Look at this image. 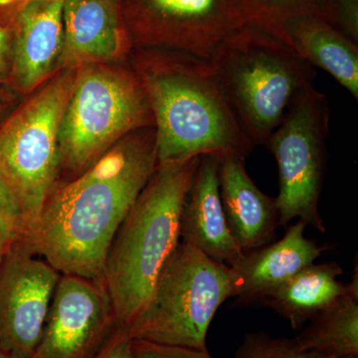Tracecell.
<instances>
[{"mask_svg":"<svg viewBox=\"0 0 358 358\" xmlns=\"http://www.w3.org/2000/svg\"><path fill=\"white\" fill-rule=\"evenodd\" d=\"M273 35L289 45L312 67L326 71L358 99V44L317 15L282 21Z\"/></svg>","mask_w":358,"mask_h":358,"instance_id":"e0dca14e","label":"cell"},{"mask_svg":"<svg viewBox=\"0 0 358 358\" xmlns=\"http://www.w3.org/2000/svg\"><path fill=\"white\" fill-rule=\"evenodd\" d=\"M126 39L115 0H65L63 45L57 69L121 57Z\"/></svg>","mask_w":358,"mask_h":358,"instance_id":"9a60e30c","label":"cell"},{"mask_svg":"<svg viewBox=\"0 0 358 358\" xmlns=\"http://www.w3.org/2000/svg\"><path fill=\"white\" fill-rule=\"evenodd\" d=\"M200 157L157 166L115 232L103 267L115 326L128 329L180 243V218Z\"/></svg>","mask_w":358,"mask_h":358,"instance_id":"3957f363","label":"cell"},{"mask_svg":"<svg viewBox=\"0 0 358 358\" xmlns=\"http://www.w3.org/2000/svg\"><path fill=\"white\" fill-rule=\"evenodd\" d=\"M61 275L23 240L9 250L0 264V350L31 358Z\"/></svg>","mask_w":358,"mask_h":358,"instance_id":"9c48e42d","label":"cell"},{"mask_svg":"<svg viewBox=\"0 0 358 358\" xmlns=\"http://www.w3.org/2000/svg\"><path fill=\"white\" fill-rule=\"evenodd\" d=\"M65 0H27L15 6L9 78L29 93L57 70L63 45Z\"/></svg>","mask_w":358,"mask_h":358,"instance_id":"7c38bea8","label":"cell"},{"mask_svg":"<svg viewBox=\"0 0 358 358\" xmlns=\"http://www.w3.org/2000/svg\"><path fill=\"white\" fill-rule=\"evenodd\" d=\"M247 23L272 32L278 24L296 16L322 18L326 0H234Z\"/></svg>","mask_w":358,"mask_h":358,"instance_id":"ffe728a7","label":"cell"},{"mask_svg":"<svg viewBox=\"0 0 358 358\" xmlns=\"http://www.w3.org/2000/svg\"><path fill=\"white\" fill-rule=\"evenodd\" d=\"M115 327L103 282L62 274L31 358H92Z\"/></svg>","mask_w":358,"mask_h":358,"instance_id":"30bf717a","label":"cell"},{"mask_svg":"<svg viewBox=\"0 0 358 358\" xmlns=\"http://www.w3.org/2000/svg\"><path fill=\"white\" fill-rule=\"evenodd\" d=\"M234 358L322 357L303 350L294 338H275L266 333H247L235 352Z\"/></svg>","mask_w":358,"mask_h":358,"instance_id":"44dd1931","label":"cell"},{"mask_svg":"<svg viewBox=\"0 0 358 358\" xmlns=\"http://www.w3.org/2000/svg\"><path fill=\"white\" fill-rule=\"evenodd\" d=\"M236 287L229 265L180 241L147 308L124 331L131 339L207 350V333L214 315L224 301L234 298Z\"/></svg>","mask_w":358,"mask_h":358,"instance_id":"5b68a950","label":"cell"},{"mask_svg":"<svg viewBox=\"0 0 358 358\" xmlns=\"http://www.w3.org/2000/svg\"><path fill=\"white\" fill-rule=\"evenodd\" d=\"M294 341L320 357H358L357 264L345 293L315 315Z\"/></svg>","mask_w":358,"mask_h":358,"instance_id":"d6986e66","label":"cell"},{"mask_svg":"<svg viewBox=\"0 0 358 358\" xmlns=\"http://www.w3.org/2000/svg\"><path fill=\"white\" fill-rule=\"evenodd\" d=\"M0 358H17L11 355L10 353L4 352V350H0Z\"/></svg>","mask_w":358,"mask_h":358,"instance_id":"83f0119b","label":"cell"},{"mask_svg":"<svg viewBox=\"0 0 358 358\" xmlns=\"http://www.w3.org/2000/svg\"><path fill=\"white\" fill-rule=\"evenodd\" d=\"M220 196L231 234L248 252L274 241L279 227L275 199L261 192L250 178L241 157H218Z\"/></svg>","mask_w":358,"mask_h":358,"instance_id":"2e32d148","label":"cell"},{"mask_svg":"<svg viewBox=\"0 0 358 358\" xmlns=\"http://www.w3.org/2000/svg\"><path fill=\"white\" fill-rule=\"evenodd\" d=\"M143 129L57 186L23 239L61 274L103 281L115 232L157 169L155 129Z\"/></svg>","mask_w":358,"mask_h":358,"instance_id":"6da1fadb","label":"cell"},{"mask_svg":"<svg viewBox=\"0 0 358 358\" xmlns=\"http://www.w3.org/2000/svg\"><path fill=\"white\" fill-rule=\"evenodd\" d=\"M343 274L336 262L310 264L278 287L261 305L272 308L299 331L345 293L348 282L338 280Z\"/></svg>","mask_w":358,"mask_h":358,"instance_id":"ac0fdd59","label":"cell"},{"mask_svg":"<svg viewBox=\"0 0 358 358\" xmlns=\"http://www.w3.org/2000/svg\"><path fill=\"white\" fill-rule=\"evenodd\" d=\"M78 72L63 69L0 124V178L20 205L25 237L58 186L59 126Z\"/></svg>","mask_w":358,"mask_h":358,"instance_id":"8992f818","label":"cell"},{"mask_svg":"<svg viewBox=\"0 0 358 358\" xmlns=\"http://www.w3.org/2000/svg\"><path fill=\"white\" fill-rule=\"evenodd\" d=\"M307 224L299 220L288 226L278 241L244 252L230 264L236 277V294L233 307L245 308L259 303L278 287L294 277L329 249L305 236Z\"/></svg>","mask_w":358,"mask_h":358,"instance_id":"4fadbf2b","label":"cell"},{"mask_svg":"<svg viewBox=\"0 0 358 358\" xmlns=\"http://www.w3.org/2000/svg\"><path fill=\"white\" fill-rule=\"evenodd\" d=\"M322 18L358 44V0H326Z\"/></svg>","mask_w":358,"mask_h":358,"instance_id":"603a6c76","label":"cell"},{"mask_svg":"<svg viewBox=\"0 0 358 358\" xmlns=\"http://www.w3.org/2000/svg\"><path fill=\"white\" fill-rule=\"evenodd\" d=\"M20 205L10 188L0 178V264L9 250L25 237Z\"/></svg>","mask_w":358,"mask_h":358,"instance_id":"7402d4cb","label":"cell"},{"mask_svg":"<svg viewBox=\"0 0 358 358\" xmlns=\"http://www.w3.org/2000/svg\"><path fill=\"white\" fill-rule=\"evenodd\" d=\"M11 33L0 23V81L9 77L11 66Z\"/></svg>","mask_w":358,"mask_h":358,"instance_id":"484cf974","label":"cell"},{"mask_svg":"<svg viewBox=\"0 0 358 358\" xmlns=\"http://www.w3.org/2000/svg\"><path fill=\"white\" fill-rule=\"evenodd\" d=\"M181 241L230 265L243 252L231 234L220 196L218 157H200L180 218Z\"/></svg>","mask_w":358,"mask_h":358,"instance_id":"5bb4252c","label":"cell"},{"mask_svg":"<svg viewBox=\"0 0 358 358\" xmlns=\"http://www.w3.org/2000/svg\"><path fill=\"white\" fill-rule=\"evenodd\" d=\"M331 109L327 96L312 86L294 98L265 147L279 169V227L298 218L326 232L319 201L327 164Z\"/></svg>","mask_w":358,"mask_h":358,"instance_id":"ba28073f","label":"cell"},{"mask_svg":"<svg viewBox=\"0 0 358 358\" xmlns=\"http://www.w3.org/2000/svg\"><path fill=\"white\" fill-rule=\"evenodd\" d=\"M148 54L140 78L154 117L157 166L204 155L246 159L254 143L208 60Z\"/></svg>","mask_w":358,"mask_h":358,"instance_id":"7a4b0ae2","label":"cell"},{"mask_svg":"<svg viewBox=\"0 0 358 358\" xmlns=\"http://www.w3.org/2000/svg\"><path fill=\"white\" fill-rule=\"evenodd\" d=\"M150 41L209 60L246 24L234 0H141Z\"/></svg>","mask_w":358,"mask_h":358,"instance_id":"8fae6325","label":"cell"},{"mask_svg":"<svg viewBox=\"0 0 358 358\" xmlns=\"http://www.w3.org/2000/svg\"><path fill=\"white\" fill-rule=\"evenodd\" d=\"M136 358H213L207 350H192L133 339Z\"/></svg>","mask_w":358,"mask_h":358,"instance_id":"cb8c5ba5","label":"cell"},{"mask_svg":"<svg viewBox=\"0 0 358 358\" xmlns=\"http://www.w3.org/2000/svg\"><path fill=\"white\" fill-rule=\"evenodd\" d=\"M154 124L138 75L98 64L80 67L59 126L61 167L78 176L126 134Z\"/></svg>","mask_w":358,"mask_h":358,"instance_id":"52a82bcc","label":"cell"},{"mask_svg":"<svg viewBox=\"0 0 358 358\" xmlns=\"http://www.w3.org/2000/svg\"><path fill=\"white\" fill-rule=\"evenodd\" d=\"M209 62L254 145H265L299 94L317 76L282 40L246 23L220 44Z\"/></svg>","mask_w":358,"mask_h":358,"instance_id":"277c9868","label":"cell"},{"mask_svg":"<svg viewBox=\"0 0 358 358\" xmlns=\"http://www.w3.org/2000/svg\"><path fill=\"white\" fill-rule=\"evenodd\" d=\"M92 358H136L133 339L124 329L115 327L110 338Z\"/></svg>","mask_w":358,"mask_h":358,"instance_id":"d4e9b609","label":"cell"},{"mask_svg":"<svg viewBox=\"0 0 358 358\" xmlns=\"http://www.w3.org/2000/svg\"><path fill=\"white\" fill-rule=\"evenodd\" d=\"M25 1H27V0H0V6L15 7Z\"/></svg>","mask_w":358,"mask_h":358,"instance_id":"4316f807","label":"cell"}]
</instances>
